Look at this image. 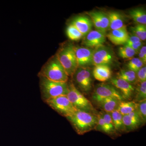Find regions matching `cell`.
<instances>
[{"label":"cell","instance_id":"6da1fadb","mask_svg":"<svg viewBox=\"0 0 146 146\" xmlns=\"http://www.w3.org/2000/svg\"><path fill=\"white\" fill-rule=\"evenodd\" d=\"M97 114L77 110L66 118L78 134L82 135L95 129L98 122Z\"/></svg>","mask_w":146,"mask_h":146},{"label":"cell","instance_id":"7a4b0ae2","mask_svg":"<svg viewBox=\"0 0 146 146\" xmlns=\"http://www.w3.org/2000/svg\"><path fill=\"white\" fill-rule=\"evenodd\" d=\"M38 76L58 82H67L69 80V76L56 55L43 65Z\"/></svg>","mask_w":146,"mask_h":146},{"label":"cell","instance_id":"3957f363","mask_svg":"<svg viewBox=\"0 0 146 146\" xmlns=\"http://www.w3.org/2000/svg\"><path fill=\"white\" fill-rule=\"evenodd\" d=\"M39 77L41 97L44 102L55 97L67 96L68 92V82H58L44 77Z\"/></svg>","mask_w":146,"mask_h":146},{"label":"cell","instance_id":"277c9868","mask_svg":"<svg viewBox=\"0 0 146 146\" xmlns=\"http://www.w3.org/2000/svg\"><path fill=\"white\" fill-rule=\"evenodd\" d=\"M56 55L68 76H72L78 68L74 46L70 43L63 44L59 48Z\"/></svg>","mask_w":146,"mask_h":146},{"label":"cell","instance_id":"5b68a950","mask_svg":"<svg viewBox=\"0 0 146 146\" xmlns=\"http://www.w3.org/2000/svg\"><path fill=\"white\" fill-rule=\"evenodd\" d=\"M68 92L67 96L76 110L98 114L91 102L76 87L72 81L68 82Z\"/></svg>","mask_w":146,"mask_h":146},{"label":"cell","instance_id":"8992f818","mask_svg":"<svg viewBox=\"0 0 146 146\" xmlns=\"http://www.w3.org/2000/svg\"><path fill=\"white\" fill-rule=\"evenodd\" d=\"M72 77L75 86L83 94H89L91 92L93 87V74L89 67H78Z\"/></svg>","mask_w":146,"mask_h":146},{"label":"cell","instance_id":"52a82bcc","mask_svg":"<svg viewBox=\"0 0 146 146\" xmlns=\"http://www.w3.org/2000/svg\"><path fill=\"white\" fill-rule=\"evenodd\" d=\"M44 102L58 114L66 118L72 115L77 110L67 96L55 97L47 100Z\"/></svg>","mask_w":146,"mask_h":146},{"label":"cell","instance_id":"ba28073f","mask_svg":"<svg viewBox=\"0 0 146 146\" xmlns=\"http://www.w3.org/2000/svg\"><path fill=\"white\" fill-rule=\"evenodd\" d=\"M115 60V56L113 50L109 47L104 45L94 49L92 65L94 66L99 65H112Z\"/></svg>","mask_w":146,"mask_h":146},{"label":"cell","instance_id":"9c48e42d","mask_svg":"<svg viewBox=\"0 0 146 146\" xmlns=\"http://www.w3.org/2000/svg\"><path fill=\"white\" fill-rule=\"evenodd\" d=\"M113 98L120 101H124L120 92L112 84L102 83L98 84L95 87L92 95V99L97 102L106 98Z\"/></svg>","mask_w":146,"mask_h":146},{"label":"cell","instance_id":"30bf717a","mask_svg":"<svg viewBox=\"0 0 146 146\" xmlns=\"http://www.w3.org/2000/svg\"><path fill=\"white\" fill-rule=\"evenodd\" d=\"M110 82L120 92L124 100H131L135 91L132 84L117 77L110 79Z\"/></svg>","mask_w":146,"mask_h":146},{"label":"cell","instance_id":"8fae6325","mask_svg":"<svg viewBox=\"0 0 146 146\" xmlns=\"http://www.w3.org/2000/svg\"><path fill=\"white\" fill-rule=\"evenodd\" d=\"M87 13L96 30L106 34L109 29V20L107 14L101 11H90Z\"/></svg>","mask_w":146,"mask_h":146},{"label":"cell","instance_id":"7c38bea8","mask_svg":"<svg viewBox=\"0 0 146 146\" xmlns=\"http://www.w3.org/2000/svg\"><path fill=\"white\" fill-rule=\"evenodd\" d=\"M74 50L78 68L88 67L92 65L94 49L74 46Z\"/></svg>","mask_w":146,"mask_h":146},{"label":"cell","instance_id":"4fadbf2b","mask_svg":"<svg viewBox=\"0 0 146 146\" xmlns=\"http://www.w3.org/2000/svg\"><path fill=\"white\" fill-rule=\"evenodd\" d=\"M84 36L83 44L91 48L95 49L102 46L106 40V34L96 30H91Z\"/></svg>","mask_w":146,"mask_h":146},{"label":"cell","instance_id":"5bb4252c","mask_svg":"<svg viewBox=\"0 0 146 146\" xmlns=\"http://www.w3.org/2000/svg\"><path fill=\"white\" fill-rule=\"evenodd\" d=\"M126 26L119 29L111 31L107 35L108 39L115 45H124L129 37Z\"/></svg>","mask_w":146,"mask_h":146},{"label":"cell","instance_id":"9a60e30c","mask_svg":"<svg viewBox=\"0 0 146 146\" xmlns=\"http://www.w3.org/2000/svg\"><path fill=\"white\" fill-rule=\"evenodd\" d=\"M123 122L127 132L135 130L143 124L136 110L123 117Z\"/></svg>","mask_w":146,"mask_h":146},{"label":"cell","instance_id":"2e32d148","mask_svg":"<svg viewBox=\"0 0 146 146\" xmlns=\"http://www.w3.org/2000/svg\"><path fill=\"white\" fill-rule=\"evenodd\" d=\"M71 24L78 30L83 36H86L92 30L93 25L91 19L85 16L76 17L73 20Z\"/></svg>","mask_w":146,"mask_h":146},{"label":"cell","instance_id":"e0dca14e","mask_svg":"<svg viewBox=\"0 0 146 146\" xmlns=\"http://www.w3.org/2000/svg\"><path fill=\"white\" fill-rule=\"evenodd\" d=\"M92 74L96 80L104 82L111 78L112 71L108 65H99L95 66Z\"/></svg>","mask_w":146,"mask_h":146},{"label":"cell","instance_id":"ac0fdd59","mask_svg":"<svg viewBox=\"0 0 146 146\" xmlns=\"http://www.w3.org/2000/svg\"><path fill=\"white\" fill-rule=\"evenodd\" d=\"M121 101L115 98H108L100 100L96 103L103 111L111 113L117 109Z\"/></svg>","mask_w":146,"mask_h":146},{"label":"cell","instance_id":"d6986e66","mask_svg":"<svg viewBox=\"0 0 146 146\" xmlns=\"http://www.w3.org/2000/svg\"><path fill=\"white\" fill-rule=\"evenodd\" d=\"M109 20V29L111 31L122 28L126 25L124 19L121 13L117 11H111L107 13Z\"/></svg>","mask_w":146,"mask_h":146},{"label":"cell","instance_id":"ffe728a7","mask_svg":"<svg viewBox=\"0 0 146 146\" xmlns=\"http://www.w3.org/2000/svg\"><path fill=\"white\" fill-rule=\"evenodd\" d=\"M110 113L112 118L115 131L117 135H119V133L126 132L123 122V115L117 110Z\"/></svg>","mask_w":146,"mask_h":146},{"label":"cell","instance_id":"44dd1931","mask_svg":"<svg viewBox=\"0 0 146 146\" xmlns=\"http://www.w3.org/2000/svg\"><path fill=\"white\" fill-rule=\"evenodd\" d=\"M137 106L138 103H136L133 101H122L120 102L117 110L123 116H124L129 115L136 110Z\"/></svg>","mask_w":146,"mask_h":146},{"label":"cell","instance_id":"7402d4cb","mask_svg":"<svg viewBox=\"0 0 146 146\" xmlns=\"http://www.w3.org/2000/svg\"><path fill=\"white\" fill-rule=\"evenodd\" d=\"M129 15L137 24L146 25V13L143 8H136L131 9L129 11Z\"/></svg>","mask_w":146,"mask_h":146},{"label":"cell","instance_id":"603a6c76","mask_svg":"<svg viewBox=\"0 0 146 146\" xmlns=\"http://www.w3.org/2000/svg\"><path fill=\"white\" fill-rule=\"evenodd\" d=\"M117 77L131 84L137 82L136 73L129 70H121L118 73Z\"/></svg>","mask_w":146,"mask_h":146},{"label":"cell","instance_id":"cb8c5ba5","mask_svg":"<svg viewBox=\"0 0 146 146\" xmlns=\"http://www.w3.org/2000/svg\"><path fill=\"white\" fill-rule=\"evenodd\" d=\"M135 91L136 94L133 101L138 103L146 100V81L139 83Z\"/></svg>","mask_w":146,"mask_h":146},{"label":"cell","instance_id":"d4e9b609","mask_svg":"<svg viewBox=\"0 0 146 146\" xmlns=\"http://www.w3.org/2000/svg\"><path fill=\"white\" fill-rule=\"evenodd\" d=\"M66 34L68 38L72 41H78L83 36L78 30L74 25L71 24L67 28Z\"/></svg>","mask_w":146,"mask_h":146},{"label":"cell","instance_id":"484cf974","mask_svg":"<svg viewBox=\"0 0 146 146\" xmlns=\"http://www.w3.org/2000/svg\"><path fill=\"white\" fill-rule=\"evenodd\" d=\"M137 54L136 52L128 46H124L120 47L118 50L119 56L124 59H131Z\"/></svg>","mask_w":146,"mask_h":146},{"label":"cell","instance_id":"4316f807","mask_svg":"<svg viewBox=\"0 0 146 146\" xmlns=\"http://www.w3.org/2000/svg\"><path fill=\"white\" fill-rule=\"evenodd\" d=\"M133 35L138 37L141 41H145L146 39V26L145 25L137 24L131 27Z\"/></svg>","mask_w":146,"mask_h":146},{"label":"cell","instance_id":"83f0119b","mask_svg":"<svg viewBox=\"0 0 146 146\" xmlns=\"http://www.w3.org/2000/svg\"><path fill=\"white\" fill-rule=\"evenodd\" d=\"M100 112L106 125L109 130L110 136H113L115 135V136L117 135L115 131L110 113L105 112L103 111Z\"/></svg>","mask_w":146,"mask_h":146},{"label":"cell","instance_id":"f1b7e54d","mask_svg":"<svg viewBox=\"0 0 146 146\" xmlns=\"http://www.w3.org/2000/svg\"><path fill=\"white\" fill-rule=\"evenodd\" d=\"M145 65L138 58H133L128 63L127 67L129 70L136 73Z\"/></svg>","mask_w":146,"mask_h":146},{"label":"cell","instance_id":"f546056e","mask_svg":"<svg viewBox=\"0 0 146 146\" xmlns=\"http://www.w3.org/2000/svg\"><path fill=\"white\" fill-rule=\"evenodd\" d=\"M97 117H98V122H97V125L96 128H95V130L101 131L102 132H103V133L110 136L109 130L106 125L100 112L98 113Z\"/></svg>","mask_w":146,"mask_h":146},{"label":"cell","instance_id":"4dcf8cb0","mask_svg":"<svg viewBox=\"0 0 146 146\" xmlns=\"http://www.w3.org/2000/svg\"><path fill=\"white\" fill-rule=\"evenodd\" d=\"M136 111L143 124L146 121V100L138 103Z\"/></svg>","mask_w":146,"mask_h":146},{"label":"cell","instance_id":"1f68e13d","mask_svg":"<svg viewBox=\"0 0 146 146\" xmlns=\"http://www.w3.org/2000/svg\"><path fill=\"white\" fill-rule=\"evenodd\" d=\"M137 82L138 83L146 81V67L145 65L136 73Z\"/></svg>","mask_w":146,"mask_h":146},{"label":"cell","instance_id":"d6a6232c","mask_svg":"<svg viewBox=\"0 0 146 146\" xmlns=\"http://www.w3.org/2000/svg\"><path fill=\"white\" fill-rule=\"evenodd\" d=\"M139 58L140 59L143 63L145 65L146 63V46H143L139 50L138 53Z\"/></svg>","mask_w":146,"mask_h":146},{"label":"cell","instance_id":"836d02e7","mask_svg":"<svg viewBox=\"0 0 146 146\" xmlns=\"http://www.w3.org/2000/svg\"><path fill=\"white\" fill-rule=\"evenodd\" d=\"M124 45L130 47L132 49L135 50L137 54L139 52L141 47L143 46V42L142 41H140V42H135V43H132V44H128Z\"/></svg>","mask_w":146,"mask_h":146},{"label":"cell","instance_id":"e575fe53","mask_svg":"<svg viewBox=\"0 0 146 146\" xmlns=\"http://www.w3.org/2000/svg\"><path fill=\"white\" fill-rule=\"evenodd\" d=\"M140 41H142L139 39L138 37L135 36V35H132L129 36L128 39L126 43L125 44H132V43H135V42H140Z\"/></svg>","mask_w":146,"mask_h":146}]
</instances>
